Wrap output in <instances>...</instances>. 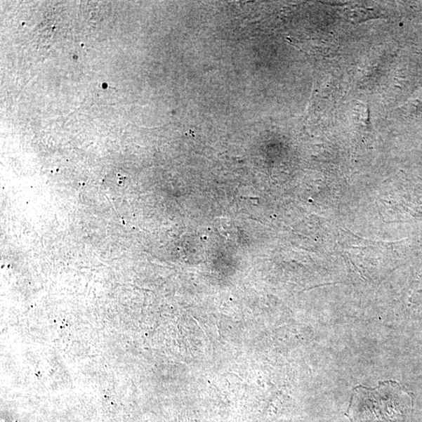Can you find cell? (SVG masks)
<instances>
[{
  "mask_svg": "<svg viewBox=\"0 0 422 422\" xmlns=\"http://www.w3.org/2000/svg\"><path fill=\"white\" fill-rule=\"evenodd\" d=\"M408 394L397 383H380L376 388L357 385L352 390L351 422H398L400 407Z\"/></svg>",
  "mask_w": 422,
  "mask_h": 422,
  "instance_id": "obj_1",
  "label": "cell"
}]
</instances>
